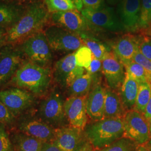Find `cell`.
Here are the masks:
<instances>
[{
  "instance_id": "obj_1",
  "label": "cell",
  "mask_w": 151,
  "mask_h": 151,
  "mask_svg": "<svg viewBox=\"0 0 151 151\" xmlns=\"http://www.w3.org/2000/svg\"><path fill=\"white\" fill-rule=\"evenodd\" d=\"M50 15L43 1L27 6L20 19L7 30L6 44L19 45L49 24Z\"/></svg>"
},
{
  "instance_id": "obj_2",
  "label": "cell",
  "mask_w": 151,
  "mask_h": 151,
  "mask_svg": "<svg viewBox=\"0 0 151 151\" xmlns=\"http://www.w3.org/2000/svg\"><path fill=\"white\" fill-rule=\"evenodd\" d=\"M53 73L49 67H43L25 60L11 79L17 87L37 96L44 95L48 90Z\"/></svg>"
},
{
  "instance_id": "obj_3",
  "label": "cell",
  "mask_w": 151,
  "mask_h": 151,
  "mask_svg": "<svg viewBox=\"0 0 151 151\" xmlns=\"http://www.w3.org/2000/svg\"><path fill=\"white\" fill-rule=\"evenodd\" d=\"M83 130L94 150L102 149L124 137L123 120L104 118L87 125Z\"/></svg>"
},
{
  "instance_id": "obj_4",
  "label": "cell",
  "mask_w": 151,
  "mask_h": 151,
  "mask_svg": "<svg viewBox=\"0 0 151 151\" xmlns=\"http://www.w3.org/2000/svg\"><path fill=\"white\" fill-rule=\"evenodd\" d=\"M16 45H19V48L28 60L43 67H49L50 65L52 49L44 31L33 35Z\"/></svg>"
},
{
  "instance_id": "obj_5",
  "label": "cell",
  "mask_w": 151,
  "mask_h": 151,
  "mask_svg": "<svg viewBox=\"0 0 151 151\" xmlns=\"http://www.w3.org/2000/svg\"><path fill=\"white\" fill-rule=\"evenodd\" d=\"M62 27L72 32L93 35L101 30L95 27L77 10L51 13L49 24Z\"/></svg>"
},
{
  "instance_id": "obj_6",
  "label": "cell",
  "mask_w": 151,
  "mask_h": 151,
  "mask_svg": "<svg viewBox=\"0 0 151 151\" xmlns=\"http://www.w3.org/2000/svg\"><path fill=\"white\" fill-rule=\"evenodd\" d=\"M64 103L60 92L53 91L40 103V119L54 128L67 126L68 123L65 115Z\"/></svg>"
},
{
  "instance_id": "obj_7",
  "label": "cell",
  "mask_w": 151,
  "mask_h": 151,
  "mask_svg": "<svg viewBox=\"0 0 151 151\" xmlns=\"http://www.w3.org/2000/svg\"><path fill=\"white\" fill-rule=\"evenodd\" d=\"M52 50L56 52L76 51L83 45L81 35L62 27L49 25L44 30Z\"/></svg>"
},
{
  "instance_id": "obj_8",
  "label": "cell",
  "mask_w": 151,
  "mask_h": 151,
  "mask_svg": "<svg viewBox=\"0 0 151 151\" xmlns=\"http://www.w3.org/2000/svg\"><path fill=\"white\" fill-rule=\"evenodd\" d=\"M143 115L135 110L125 113L123 120L124 137L134 140L138 145L146 143L150 138L149 124Z\"/></svg>"
},
{
  "instance_id": "obj_9",
  "label": "cell",
  "mask_w": 151,
  "mask_h": 151,
  "mask_svg": "<svg viewBox=\"0 0 151 151\" xmlns=\"http://www.w3.org/2000/svg\"><path fill=\"white\" fill-rule=\"evenodd\" d=\"M17 45L6 44L0 49V85L11 80L25 60Z\"/></svg>"
},
{
  "instance_id": "obj_10",
  "label": "cell",
  "mask_w": 151,
  "mask_h": 151,
  "mask_svg": "<svg viewBox=\"0 0 151 151\" xmlns=\"http://www.w3.org/2000/svg\"><path fill=\"white\" fill-rule=\"evenodd\" d=\"M81 14L91 24L100 29L116 32L125 30L117 13L112 7L105 6L97 11L84 9Z\"/></svg>"
},
{
  "instance_id": "obj_11",
  "label": "cell",
  "mask_w": 151,
  "mask_h": 151,
  "mask_svg": "<svg viewBox=\"0 0 151 151\" xmlns=\"http://www.w3.org/2000/svg\"><path fill=\"white\" fill-rule=\"evenodd\" d=\"M87 142L83 130L70 125L55 129L53 142L62 151H79Z\"/></svg>"
},
{
  "instance_id": "obj_12",
  "label": "cell",
  "mask_w": 151,
  "mask_h": 151,
  "mask_svg": "<svg viewBox=\"0 0 151 151\" xmlns=\"http://www.w3.org/2000/svg\"><path fill=\"white\" fill-rule=\"evenodd\" d=\"M34 99L31 92L19 87L0 91V100L14 116L30 108Z\"/></svg>"
},
{
  "instance_id": "obj_13",
  "label": "cell",
  "mask_w": 151,
  "mask_h": 151,
  "mask_svg": "<svg viewBox=\"0 0 151 151\" xmlns=\"http://www.w3.org/2000/svg\"><path fill=\"white\" fill-rule=\"evenodd\" d=\"M87 96H70L65 101L64 110L70 126L84 130L87 125Z\"/></svg>"
},
{
  "instance_id": "obj_14",
  "label": "cell",
  "mask_w": 151,
  "mask_h": 151,
  "mask_svg": "<svg viewBox=\"0 0 151 151\" xmlns=\"http://www.w3.org/2000/svg\"><path fill=\"white\" fill-rule=\"evenodd\" d=\"M142 0H122L118 4L116 13L125 30H140Z\"/></svg>"
},
{
  "instance_id": "obj_15",
  "label": "cell",
  "mask_w": 151,
  "mask_h": 151,
  "mask_svg": "<svg viewBox=\"0 0 151 151\" xmlns=\"http://www.w3.org/2000/svg\"><path fill=\"white\" fill-rule=\"evenodd\" d=\"M123 64L111 52L102 60L101 71L110 88L115 91L120 90L126 76Z\"/></svg>"
},
{
  "instance_id": "obj_16",
  "label": "cell",
  "mask_w": 151,
  "mask_h": 151,
  "mask_svg": "<svg viewBox=\"0 0 151 151\" xmlns=\"http://www.w3.org/2000/svg\"><path fill=\"white\" fill-rule=\"evenodd\" d=\"M22 133L34 137L43 142H53L55 129L41 119H28L19 125Z\"/></svg>"
},
{
  "instance_id": "obj_17",
  "label": "cell",
  "mask_w": 151,
  "mask_h": 151,
  "mask_svg": "<svg viewBox=\"0 0 151 151\" xmlns=\"http://www.w3.org/2000/svg\"><path fill=\"white\" fill-rule=\"evenodd\" d=\"M105 88L97 83L89 92L86 99V111L88 116L93 121L104 119Z\"/></svg>"
},
{
  "instance_id": "obj_18",
  "label": "cell",
  "mask_w": 151,
  "mask_h": 151,
  "mask_svg": "<svg viewBox=\"0 0 151 151\" xmlns=\"http://www.w3.org/2000/svg\"><path fill=\"white\" fill-rule=\"evenodd\" d=\"M27 6L12 0L0 1V27L7 30L12 27L23 15Z\"/></svg>"
},
{
  "instance_id": "obj_19",
  "label": "cell",
  "mask_w": 151,
  "mask_h": 151,
  "mask_svg": "<svg viewBox=\"0 0 151 151\" xmlns=\"http://www.w3.org/2000/svg\"><path fill=\"white\" fill-rule=\"evenodd\" d=\"M112 48L114 55L124 65L133 60L138 49L137 38L131 35H125L113 44Z\"/></svg>"
},
{
  "instance_id": "obj_20",
  "label": "cell",
  "mask_w": 151,
  "mask_h": 151,
  "mask_svg": "<svg viewBox=\"0 0 151 151\" xmlns=\"http://www.w3.org/2000/svg\"><path fill=\"white\" fill-rule=\"evenodd\" d=\"M124 108L119 95L111 88H105L104 118H123Z\"/></svg>"
},
{
  "instance_id": "obj_21",
  "label": "cell",
  "mask_w": 151,
  "mask_h": 151,
  "mask_svg": "<svg viewBox=\"0 0 151 151\" xmlns=\"http://www.w3.org/2000/svg\"><path fill=\"white\" fill-rule=\"evenodd\" d=\"M77 65L75 52L66 55L55 63L53 73L54 79L60 85L65 87L67 80Z\"/></svg>"
},
{
  "instance_id": "obj_22",
  "label": "cell",
  "mask_w": 151,
  "mask_h": 151,
  "mask_svg": "<svg viewBox=\"0 0 151 151\" xmlns=\"http://www.w3.org/2000/svg\"><path fill=\"white\" fill-rule=\"evenodd\" d=\"M139 90V84L126 72L123 85L120 88V97L124 109L130 110L135 105Z\"/></svg>"
},
{
  "instance_id": "obj_23",
  "label": "cell",
  "mask_w": 151,
  "mask_h": 151,
  "mask_svg": "<svg viewBox=\"0 0 151 151\" xmlns=\"http://www.w3.org/2000/svg\"><path fill=\"white\" fill-rule=\"evenodd\" d=\"M43 143L41 140L22 133L15 135L13 146L14 151H40Z\"/></svg>"
},
{
  "instance_id": "obj_24",
  "label": "cell",
  "mask_w": 151,
  "mask_h": 151,
  "mask_svg": "<svg viewBox=\"0 0 151 151\" xmlns=\"http://www.w3.org/2000/svg\"><path fill=\"white\" fill-rule=\"evenodd\" d=\"M83 44L91 50L93 56L102 61L106 55L110 52V48L107 44L104 43L93 35L81 34Z\"/></svg>"
},
{
  "instance_id": "obj_25",
  "label": "cell",
  "mask_w": 151,
  "mask_h": 151,
  "mask_svg": "<svg viewBox=\"0 0 151 151\" xmlns=\"http://www.w3.org/2000/svg\"><path fill=\"white\" fill-rule=\"evenodd\" d=\"M93 81L92 76L87 72L77 78L68 88L70 96H86L90 91Z\"/></svg>"
},
{
  "instance_id": "obj_26",
  "label": "cell",
  "mask_w": 151,
  "mask_h": 151,
  "mask_svg": "<svg viewBox=\"0 0 151 151\" xmlns=\"http://www.w3.org/2000/svg\"><path fill=\"white\" fill-rule=\"evenodd\" d=\"M151 95V85L146 82L139 85L138 93L135 102L136 111L145 113L146 106L149 102Z\"/></svg>"
},
{
  "instance_id": "obj_27",
  "label": "cell",
  "mask_w": 151,
  "mask_h": 151,
  "mask_svg": "<svg viewBox=\"0 0 151 151\" xmlns=\"http://www.w3.org/2000/svg\"><path fill=\"white\" fill-rule=\"evenodd\" d=\"M138 147L134 140L123 137L110 145L95 151H137Z\"/></svg>"
},
{
  "instance_id": "obj_28",
  "label": "cell",
  "mask_w": 151,
  "mask_h": 151,
  "mask_svg": "<svg viewBox=\"0 0 151 151\" xmlns=\"http://www.w3.org/2000/svg\"><path fill=\"white\" fill-rule=\"evenodd\" d=\"M126 72L131 76L137 83H140L148 82L146 71L143 67L133 60L124 65Z\"/></svg>"
},
{
  "instance_id": "obj_29",
  "label": "cell",
  "mask_w": 151,
  "mask_h": 151,
  "mask_svg": "<svg viewBox=\"0 0 151 151\" xmlns=\"http://www.w3.org/2000/svg\"><path fill=\"white\" fill-rule=\"evenodd\" d=\"M49 13L76 10L71 0H44Z\"/></svg>"
},
{
  "instance_id": "obj_30",
  "label": "cell",
  "mask_w": 151,
  "mask_h": 151,
  "mask_svg": "<svg viewBox=\"0 0 151 151\" xmlns=\"http://www.w3.org/2000/svg\"><path fill=\"white\" fill-rule=\"evenodd\" d=\"M75 55L76 64L78 66L85 69L90 66L93 58V54L91 50L87 47L82 45L76 51Z\"/></svg>"
},
{
  "instance_id": "obj_31",
  "label": "cell",
  "mask_w": 151,
  "mask_h": 151,
  "mask_svg": "<svg viewBox=\"0 0 151 151\" xmlns=\"http://www.w3.org/2000/svg\"><path fill=\"white\" fill-rule=\"evenodd\" d=\"M151 24V0H142L140 30Z\"/></svg>"
},
{
  "instance_id": "obj_32",
  "label": "cell",
  "mask_w": 151,
  "mask_h": 151,
  "mask_svg": "<svg viewBox=\"0 0 151 151\" xmlns=\"http://www.w3.org/2000/svg\"><path fill=\"white\" fill-rule=\"evenodd\" d=\"M133 60L136 63L142 65L146 71L148 82L151 85V61L142 54L138 49L135 52Z\"/></svg>"
},
{
  "instance_id": "obj_33",
  "label": "cell",
  "mask_w": 151,
  "mask_h": 151,
  "mask_svg": "<svg viewBox=\"0 0 151 151\" xmlns=\"http://www.w3.org/2000/svg\"><path fill=\"white\" fill-rule=\"evenodd\" d=\"M137 42L140 53L151 61V38L148 37H138Z\"/></svg>"
},
{
  "instance_id": "obj_34",
  "label": "cell",
  "mask_w": 151,
  "mask_h": 151,
  "mask_svg": "<svg viewBox=\"0 0 151 151\" xmlns=\"http://www.w3.org/2000/svg\"><path fill=\"white\" fill-rule=\"evenodd\" d=\"M0 151H14V146L6 132L0 124Z\"/></svg>"
},
{
  "instance_id": "obj_35",
  "label": "cell",
  "mask_w": 151,
  "mask_h": 151,
  "mask_svg": "<svg viewBox=\"0 0 151 151\" xmlns=\"http://www.w3.org/2000/svg\"><path fill=\"white\" fill-rule=\"evenodd\" d=\"M14 116L0 100V124H10L14 121Z\"/></svg>"
},
{
  "instance_id": "obj_36",
  "label": "cell",
  "mask_w": 151,
  "mask_h": 151,
  "mask_svg": "<svg viewBox=\"0 0 151 151\" xmlns=\"http://www.w3.org/2000/svg\"><path fill=\"white\" fill-rule=\"evenodd\" d=\"M82 1L85 9L92 11L100 10L106 6L104 0H82Z\"/></svg>"
},
{
  "instance_id": "obj_37",
  "label": "cell",
  "mask_w": 151,
  "mask_h": 151,
  "mask_svg": "<svg viewBox=\"0 0 151 151\" xmlns=\"http://www.w3.org/2000/svg\"><path fill=\"white\" fill-rule=\"evenodd\" d=\"M102 69V61L96 58L93 55L91 63L90 66L86 69L87 72L90 73L94 80L95 77H96L97 73Z\"/></svg>"
},
{
  "instance_id": "obj_38",
  "label": "cell",
  "mask_w": 151,
  "mask_h": 151,
  "mask_svg": "<svg viewBox=\"0 0 151 151\" xmlns=\"http://www.w3.org/2000/svg\"><path fill=\"white\" fill-rule=\"evenodd\" d=\"M40 151H62L53 142H43Z\"/></svg>"
},
{
  "instance_id": "obj_39",
  "label": "cell",
  "mask_w": 151,
  "mask_h": 151,
  "mask_svg": "<svg viewBox=\"0 0 151 151\" xmlns=\"http://www.w3.org/2000/svg\"><path fill=\"white\" fill-rule=\"evenodd\" d=\"M7 38V30L0 27V47H3L6 44Z\"/></svg>"
},
{
  "instance_id": "obj_40",
  "label": "cell",
  "mask_w": 151,
  "mask_h": 151,
  "mask_svg": "<svg viewBox=\"0 0 151 151\" xmlns=\"http://www.w3.org/2000/svg\"><path fill=\"white\" fill-rule=\"evenodd\" d=\"M145 118L148 121L151 120V95L150 99L146 106L145 112Z\"/></svg>"
},
{
  "instance_id": "obj_41",
  "label": "cell",
  "mask_w": 151,
  "mask_h": 151,
  "mask_svg": "<svg viewBox=\"0 0 151 151\" xmlns=\"http://www.w3.org/2000/svg\"><path fill=\"white\" fill-rule=\"evenodd\" d=\"M12 1H14L19 4L25 6L28 5L32 3L39 2V1H44V0H12Z\"/></svg>"
},
{
  "instance_id": "obj_42",
  "label": "cell",
  "mask_w": 151,
  "mask_h": 151,
  "mask_svg": "<svg viewBox=\"0 0 151 151\" xmlns=\"http://www.w3.org/2000/svg\"><path fill=\"white\" fill-rule=\"evenodd\" d=\"M71 1L73 4L75 6L77 10L82 11V7L83 6L82 0H71Z\"/></svg>"
},
{
  "instance_id": "obj_43",
  "label": "cell",
  "mask_w": 151,
  "mask_h": 151,
  "mask_svg": "<svg viewBox=\"0 0 151 151\" xmlns=\"http://www.w3.org/2000/svg\"><path fill=\"white\" fill-rule=\"evenodd\" d=\"M79 151H95V150L89 142H87Z\"/></svg>"
},
{
  "instance_id": "obj_44",
  "label": "cell",
  "mask_w": 151,
  "mask_h": 151,
  "mask_svg": "<svg viewBox=\"0 0 151 151\" xmlns=\"http://www.w3.org/2000/svg\"><path fill=\"white\" fill-rule=\"evenodd\" d=\"M142 31L144 32V34L147 36L151 37V24L148 27L142 30Z\"/></svg>"
},
{
  "instance_id": "obj_45",
  "label": "cell",
  "mask_w": 151,
  "mask_h": 151,
  "mask_svg": "<svg viewBox=\"0 0 151 151\" xmlns=\"http://www.w3.org/2000/svg\"><path fill=\"white\" fill-rule=\"evenodd\" d=\"M122 0H107V2L110 5H118Z\"/></svg>"
},
{
  "instance_id": "obj_46",
  "label": "cell",
  "mask_w": 151,
  "mask_h": 151,
  "mask_svg": "<svg viewBox=\"0 0 151 151\" xmlns=\"http://www.w3.org/2000/svg\"><path fill=\"white\" fill-rule=\"evenodd\" d=\"M144 146L146 147L147 151H151V139H150Z\"/></svg>"
},
{
  "instance_id": "obj_47",
  "label": "cell",
  "mask_w": 151,
  "mask_h": 151,
  "mask_svg": "<svg viewBox=\"0 0 151 151\" xmlns=\"http://www.w3.org/2000/svg\"><path fill=\"white\" fill-rule=\"evenodd\" d=\"M137 151H147L146 147L144 146H139Z\"/></svg>"
},
{
  "instance_id": "obj_48",
  "label": "cell",
  "mask_w": 151,
  "mask_h": 151,
  "mask_svg": "<svg viewBox=\"0 0 151 151\" xmlns=\"http://www.w3.org/2000/svg\"><path fill=\"white\" fill-rule=\"evenodd\" d=\"M149 128H150V132L151 135V120H149Z\"/></svg>"
},
{
  "instance_id": "obj_49",
  "label": "cell",
  "mask_w": 151,
  "mask_h": 151,
  "mask_svg": "<svg viewBox=\"0 0 151 151\" xmlns=\"http://www.w3.org/2000/svg\"><path fill=\"white\" fill-rule=\"evenodd\" d=\"M2 47H0V49H1V48H2Z\"/></svg>"
},
{
  "instance_id": "obj_50",
  "label": "cell",
  "mask_w": 151,
  "mask_h": 151,
  "mask_svg": "<svg viewBox=\"0 0 151 151\" xmlns=\"http://www.w3.org/2000/svg\"><path fill=\"white\" fill-rule=\"evenodd\" d=\"M0 1H2V0H0Z\"/></svg>"
}]
</instances>
